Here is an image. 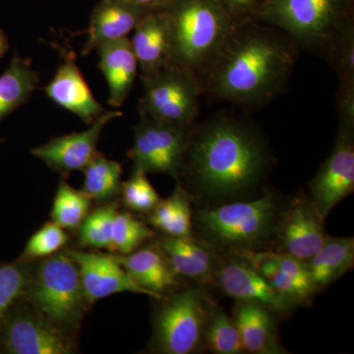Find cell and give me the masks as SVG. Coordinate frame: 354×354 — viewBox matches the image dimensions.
Listing matches in <instances>:
<instances>
[{
  "mask_svg": "<svg viewBox=\"0 0 354 354\" xmlns=\"http://www.w3.org/2000/svg\"><path fill=\"white\" fill-rule=\"evenodd\" d=\"M142 82L144 95L139 101V114L176 127H194L204 92L199 77L169 64Z\"/></svg>",
  "mask_w": 354,
  "mask_h": 354,
  "instance_id": "obj_8",
  "label": "cell"
},
{
  "mask_svg": "<svg viewBox=\"0 0 354 354\" xmlns=\"http://www.w3.org/2000/svg\"><path fill=\"white\" fill-rule=\"evenodd\" d=\"M325 221L321 218L308 195L299 193L281 212L277 241L278 252L306 262L327 241Z\"/></svg>",
  "mask_w": 354,
  "mask_h": 354,
  "instance_id": "obj_13",
  "label": "cell"
},
{
  "mask_svg": "<svg viewBox=\"0 0 354 354\" xmlns=\"http://www.w3.org/2000/svg\"><path fill=\"white\" fill-rule=\"evenodd\" d=\"M153 232L145 223L127 212L114 214L111 230V251L124 255L139 248L153 236Z\"/></svg>",
  "mask_w": 354,
  "mask_h": 354,
  "instance_id": "obj_30",
  "label": "cell"
},
{
  "mask_svg": "<svg viewBox=\"0 0 354 354\" xmlns=\"http://www.w3.org/2000/svg\"><path fill=\"white\" fill-rule=\"evenodd\" d=\"M158 246L167 256L179 278H185L201 285L214 283L221 259L213 248L192 236L164 235Z\"/></svg>",
  "mask_w": 354,
  "mask_h": 354,
  "instance_id": "obj_20",
  "label": "cell"
},
{
  "mask_svg": "<svg viewBox=\"0 0 354 354\" xmlns=\"http://www.w3.org/2000/svg\"><path fill=\"white\" fill-rule=\"evenodd\" d=\"M153 11L127 0H102L91 15L83 57L102 44L127 38L128 34L134 31L137 25Z\"/></svg>",
  "mask_w": 354,
  "mask_h": 354,
  "instance_id": "obj_18",
  "label": "cell"
},
{
  "mask_svg": "<svg viewBox=\"0 0 354 354\" xmlns=\"http://www.w3.org/2000/svg\"><path fill=\"white\" fill-rule=\"evenodd\" d=\"M335 104L339 124L354 127V84H339Z\"/></svg>",
  "mask_w": 354,
  "mask_h": 354,
  "instance_id": "obj_37",
  "label": "cell"
},
{
  "mask_svg": "<svg viewBox=\"0 0 354 354\" xmlns=\"http://www.w3.org/2000/svg\"><path fill=\"white\" fill-rule=\"evenodd\" d=\"M116 207L106 205L88 214L79 227V241L84 246L111 251V223Z\"/></svg>",
  "mask_w": 354,
  "mask_h": 354,
  "instance_id": "obj_34",
  "label": "cell"
},
{
  "mask_svg": "<svg viewBox=\"0 0 354 354\" xmlns=\"http://www.w3.org/2000/svg\"><path fill=\"white\" fill-rule=\"evenodd\" d=\"M121 115L120 111H104L85 131L55 137L48 143L32 149V155L64 177L72 171H83L97 155V143L104 128Z\"/></svg>",
  "mask_w": 354,
  "mask_h": 354,
  "instance_id": "obj_14",
  "label": "cell"
},
{
  "mask_svg": "<svg viewBox=\"0 0 354 354\" xmlns=\"http://www.w3.org/2000/svg\"><path fill=\"white\" fill-rule=\"evenodd\" d=\"M68 241L64 228L50 221L32 235L25 247L22 258L26 260L41 259L57 253Z\"/></svg>",
  "mask_w": 354,
  "mask_h": 354,
  "instance_id": "obj_35",
  "label": "cell"
},
{
  "mask_svg": "<svg viewBox=\"0 0 354 354\" xmlns=\"http://www.w3.org/2000/svg\"><path fill=\"white\" fill-rule=\"evenodd\" d=\"M130 41L138 62L141 80L150 78L171 64V29L162 9L147 15L135 28Z\"/></svg>",
  "mask_w": 354,
  "mask_h": 354,
  "instance_id": "obj_19",
  "label": "cell"
},
{
  "mask_svg": "<svg viewBox=\"0 0 354 354\" xmlns=\"http://www.w3.org/2000/svg\"><path fill=\"white\" fill-rule=\"evenodd\" d=\"M230 254L252 266L293 306L307 304L318 292L306 263L297 258L272 250H241Z\"/></svg>",
  "mask_w": 354,
  "mask_h": 354,
  "instance_id": "obj_12",
  "label": "cell"
},
{
  "mask_svg": "<svg viewBox=\"0 0 354 354\" xmlns=\"http://www.w3.org/2000/svg\"><path fill=\"white\" fill-rule=\"evenodd\" d=\"M25 295L35 311L71 337L88 306L78 267L68 252L44 258Z\"/></svg>",
  "mask_w": 354,
  "mask_h": 354,
  "instance_id": "obj_5",
  "label": "cell"
},
{
  "mask_svg": "<svg viewBox=\"0 0 354 354\" xmlns=\"http://www.w3.org/2000/svg\"><path fill=\"white\" fill-rule=\"evenodd\" d=\"M67 252L78 267L88 304L121 292L139 293L155 298L152 293L133 281L114 255L81 250Z\"/></svg>",
  "mask_w": 354,
  "mask_h": 354,
  "instance_id": "obj_16",
  "label": "cell"
},
{
  "mask_svg": "<svg viewBox=\"0 0 354 354\" xmlns=\"http://www.w3.org/2000/svg\"><path fill=\"white\" fill-rule=\"evenodd\" d=\"M305 263L317 290L326 288L353 269V237H328L318 252Z\"/></svg>",
  "mask_w": 354,
  "mask_h": 354,
  "instance_id": "obj_24",
  "label": "cell"
},
{
  "mask_svg": "<svg viewBox=\"0 0 354 354\" xmlns=\"http://www.w3.org/2000/svg\"><path fill=\"white\" fill-rule=\"evenodd\" d=\"M308 197L326 221L354 190V127L339 124L332 153L309 183Z\"/></svg>",
  "mask_w": 354,
  "mask_h": 354,
  "instance_id": "obj_10",
  "label": "cell"
},
{
  "mask_svg": "<svg viewBox=\"0 0 354 354\" xmlns=\"http://www.w3.org/2000/svg\"><path fill=\"white\" fill-rule=\"evenodd\" d=\"M99 53V68L109 85V104L120 108L131 92L138 75V62L128 38L102 44L95 50Z\"/></svg>",
  "mask_w": 354,
  "mask_h": 354,
  "instance_id": "obj_23",
  "label": "cell"
},
{
  "mask_svg": "<svg viewBox=\"0 0 354 354\" xmlns=\"http://www.w3.org/2000/svg\"><path fill=\"white\" fill-rule=\"evenodd\" d=\"M324 57L335 69L341 83L354 84V24L348 20L335 35Z\"/></svg>",
  "mask_w": 354,
  "mask_h": 354,
  "instance_id": "obj_31",
  "label": "cell"
},
{
  "mask_svg": "<svg viewBox=\"0 0 354 354\" xmlns=\"http://www.w3.org/2000/svg\"><path fill=\"white\" fill-rule=\"evenodd\" d=\"M206 348L216 354L243 353L241 335L232 317L225 313V310L215 305L212 310L206 332H205Z\"/></svg>",
  "mask_w": 354,
  "mask_h": 354,
  "instance_id": "obj_29",
  "label": "cell"
},
{
  "mask_svg": "<svg viewBox=\"0 0 354 354\" xmlns=\"http://www.w3.org/2000/svg\"><path fill=\"white\" fill-rule=\"evenodd\" d=\"M193 127H181L140 114L127 157L147 174L181 176Z\"/></svg>",
  "mask_w": 354,
  "mask_h": 354,
  "instance_id": "obj_9",
  "label": "cell"
},
{
  "mask_svg": "<svg viewBox=\"0 0 354 354\" xmlns=\"http://www.w3.org/2000/svg\"><path fill=\"white\" fill-rule=\"evenodd\" d=\"M276 315L262 305L237 301L232 319L241 335L244 351L253 354L286 353L277 332Z\"/></svg>",
  "mask_w": 354,
  "mask_h": 354,
  "instance_id": "obj_22",
  "label": "cell"
},
{
  "mask_svg": "<svg viewBox=\"0 0 354 354\" xmlns=\"http://www.w3.org/2000/svg\"><path fill=\"white\" fill-rule=\"evenodd\" d=\"M120 193L125 207L136 213L150 214L160 201L147 172L136 167L130 178L121 183Z\"/></svg>",
  "mask_w": 354,
  "mask_h": 354,
  "instance_id": "obj_32",
  "label": "cell"
},
{
  "mask_svg": "<svg viewBox=\"0 0 354 354\" xmlns=\"http://www.w3.org/2000/svg\"><path fill=\"white\" fill-rule=\"evenodd\" d=\"M349 6V0H263L256 21L324 57L335 35L351 19Z\"/></svg>",
  "mask_w": 354,
  "mask_h": 354,
  "instance_id": "obj_6",
  "label": "cell"
},
{
  "mask_svg": "<svg viewBox=\"0 0 354 354\" xmlns=\"http://www.w3.org/2000/svg\"><path fill=\"white\" fill-rule=\"evenodd\" d=\"M151 346L164 354H190L206 348L205 332L215 302L201 286L176 291L160 300Z\"/></svg>",
  "mask_w": 354,
  "mask_h": 354,
  "instance_id": "obj_7",
  "label": "cell"
},
{
  "mask_svg": "<svg viewBox=\"0 0 354 354\" xmlns=\"http://www.w3.org/2000/svg\"><path fill=\"white\" fill-rule=\"evenodd\" d=\"M269 162L264 140L252 125L220 115L192 128L181 176L198 194L232 199L253 190Z\"/></svg>",
  "mask_w": 354,
  "mask_h": 354,
  "instance_id": "obj_2",
  "label": "cell"
},
{
  "mask_svg": "<svg viewBox=\"0 0 354 354\" xmlns=\"http://www.w3.org/2000/svg\"><path fill=\"white\" fill-rule=\"evenodd\" d=\"M82 171V191L91 200L106 201L120 193L122 167L116 160L97 152Z\"/></svg>",
  "mask_w": 354,
  "mask_h": 354,
  "instance_id": "obj_27",
  "label": "cell"
},
{
  "mask_svg": "<svg viewBox=\"0 0 354 354\" xmlns=\"http://www.w3.org/2000/svg\"><path fill=\"white\" fill-rule=\"evenodd\" d=\"M162 10L171 29V64L201 78L234 22L216 0H171Z\"/></svg>",
  "mask_w": 354,
  "mask_h": 354,
  "instance_id": "obj_4",
  "label": "cell"
},
{
  "mask_svg": "<svg viewBox=\"0 0 354 354\" xmlns=\"http://www.w3.org/2000/svg\"><path fill=\"white\" fill-rule=\"evenodd\" d=\"M135 6L150 9V10H162L171 0H127Z\"/></svg>",
  "mask_w": 354,
  "mask_h": 354,
  "instance_id": "obj_38",
  "label": "cell"
},
{
  "mask_svg": "<svg viewBox=\"0 0 354 354\" xmlns=\"http://www.w3.org/2000/svg\"><path fill=\"white\" fill-rule=\"evenodd\" d=\"M91 202L92 200L83 191L74 189L62 181L53 200L51 218L64 230H75L88 216Z\"/></svg>",
  "mask_w": 354,
  "mask_h": 354,
  "instance_id": "obj_28",
  "label": "cell"
},
{
  "mask_svg": "<svg viewBox=\"0 0 354 354\" xmlns=\"http://www.w3.org/2000/svg\"><path fill=\"white\" fill-rule=\"evenodd\" d=\"M31 274L25 263H0V325L8 310L25 295Z\"/></svg>",
  "mask_w": 354,
  "mask_h": 354,
  "instance_id": "obj_33",
  "label": "cell"
},
{
  "mask_svg": "<svg viewBox=\"0 0 354 354\" xmlns=\"http://www.w3.org/2000/svg\"><path fill=\"white\" fill-rule=\"evenodd\" d=\"M262 1L263 0H216L235 26L255 22Z\"/></svg>",
  "mask_w": 354,
  "mask_h": 354,
  "instance_id": "obj_36",
  "label": "cell"
},
{
  "mask_svg": "<svg viewBox=\"0 0 354 354\" xmlns=\"http://www.w3.org/2000/svg\"><path fill=\"white\" fill-rule=\"evenodd\" d=\"M297 44L279 29L255 22L235 26L201 76L204 91L218 99L258 106L286 85Z\"/></svg>",
  "mask_w": 354,
  "mask_h": 354,
  "instance_id": "obj_1",
  "label": "cell"
},
{
  "mask_svg": "<svg viewBox=\"0 0 354 354\" xmlns=\"http://www.w3.org/2000/svg\"><path fill=\"white\" fill-rule=\"evenodd\" d=\"M133 281L160 300L165 293L178 286L176 272L160 247L147 246L124 255H114Z\"/></svg>",
  "mask_w": 354,
  "mask_h": 354,
  "instance_id": "obj_21",
  "label": "cell"
},
{
  "mask_svg": "<svg viewBox=\"0 0 354 354\" xmlns=\"http://www.w3.org/2000/svg\"><path fill=\"white\" fill-rule=\"evenodd\" d=\"M1 342L11 354H69L72 337L58 330L38 312L8 310L1 325Z\"/></svg>",
  "mask_w": 354,
  "mask_h": 354,
  "instance_id": "obj_11",
  "label": "cell"
},
{
  "mask_svg": "<svg viewBox=\"0 0 354 354\" xmlns=\"http://www.w3.org/2000/svg\"><path fill=\"white\" fill-rule=\"evenodd\" d=\"M9 39L8 37L6 36V32L3 30L0 29V58L3 57L9 50Z\"/></svg>",
  "mask_w": 354,
  "mask_h": 354,
  "instance_id": "obj_39",
  "label": "cell"
},
{
  "mask_svg": "<svg viewBox=\"0 0 354 354\" xmlns=\"http://www.w3.org/2000/svg\"><path fill=\"white\" fill-rule=\"evenodd\" d=\"M221 260L216 270V283L227 297L237 301L253 302L262 305L277 315H286L293 305L272 288L267 279L237 256Z\"/></svg>",
  "mask_w": 354,
  "mask_h": 354,
  "instance_id": "obj_15",
  "label": "cell"
},
{
  "mask_svg": "<svg viewBox=\"0 0 354 354\" xmlns=\"http://www.w3.org/2000/svg\"><path fill=\"white\" fill-rule=\"evenodd\" d=\"M64 62L59 64L44 93L48 99L70 113L76 114L84 122L92 124L104 113L102 104L95 99L82 72L76 64L75 53L62 50Z\"/></svg>",
  "mask_w": 354,
  "mask_h": 354,
  "instance_id": "obj_17",
  "label": "cell"
},
{
  "mask_svg": "<svg viewBox=\"0 0 354 354\" xmlns=\"http://www.w3.org/2000/svg\"><path fill=\"white\" fill-rule=\"evenodd\" d=\"M39 82L31 59L14 53L9 66L0 75V123L29 102Z\"/></svg>",
  "mask_w": 354,
  "mask_h": 354,
  "instance_id": "obj_25",
  "label": "cell"
},
{
  "mask_svg": "<svg viewBox=\"0 0 354 354\" xmlns=\"http://www.w3.org/2000/svg\"><path fill=\"white\" fill-rule=\"evenodd\" d=\"M281 209L269 192L251 201L200 209L195 225L200 239L216 251L266 250L277 239Z\"/></svg>",
  "mask_w": 354,
  "mask_h": 354,
  "instance_id": "obj_3",
  "label": "cell"
},
{
  "mask_svg": "<svg viewBox=\"0 0 354 354\" xmlns=\"http://www.w3.org/2000/svg\"><path fill=\"white\" fill-rule=\"evenodd\" d=\"M191 196L183 184L177 183L171 196L160 200L150 213L149 223L169 236H190L193 227Z\"/></svg>",
  "mask_w": 354,
  "mask_h": 354,
  "instance_id": "obj_26",
  "label": "cell"
}]
</instances>
